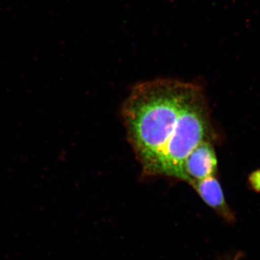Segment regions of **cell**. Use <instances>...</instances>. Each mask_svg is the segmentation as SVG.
<instances>
[{
  "label": "cell",
  "mask_w": 260,
  "mask_h": 260,
  "mask_svg": "<svg viewBox=\"0 0 260 260\" xmlns=\"http://www.w3.org/2000/svg\"><path fill=\"white\" fill-rule=\"evenodd\" d=\"M200 87L180 80L156 79L138 84L130 92L121 115L144 177H153L183 109Z\"/></svg>",
  "instance_id": "6da1fadb"
},
{
  "label": "cell",
  "mask_w": 260,
  "mask_h": 260,
  "mask_svg": "<svg viewBox=\"0 0 260 260\" xmlns=\"http://www.w3.org/2000/svg\"><path fill=\"white\" fill-rule=\"evenodd\" d=\"M216 133L201 86L181 112L174 135L164 149L153 177L174 178L183 181V164L187 155L203 141L215 143Z\"/></svg>",
  "instance_id": "7a4b0ae2"
},
{
  "label": "cell",
  "mask_w": 260,
  "mask_h": 260,
  "mask_svg": "<svg viewBox=\"0 0 260 260\" xmlns=\"http://www.w3.org/2000/svg\"><path fill=\"white\" fill-rule=\"evenodd\" d=\"M218 158L214 143L203 141L191 150L183 164V181L191 185L194 181L216 176Z\"/></svg>",
  "instance_id": "3957f363"
},
{
  "label": "cell",
  "mask_w": 260,
  "mask_h": 260,
  "mask_svg": "<svg viewBox=\"0 0 260 260\" xmlns=\"http://www.w3.org/2000/svg\"><path fill=\"white\" fill-rule=\"evenodd\" d=\"M190 186L205 204L225 222L233 223L236 221L235 215L226 203L223 189L216 176L194 181Z\"/></svg>",
  "instance_id": "277c9868"
},
{
  "label": "cell",
  "mask_w": 260,
  "mask_h": 260,
  "mask_svg": "<svg viewBox=\"0 0 260 260\" xmlns=\"http://www.w3.org/2000/svg\"><path fill=\"white\" fill-rule=\"evenodd\" d=\"M249 185L253 190L260 193V169L254 171L249 175Z\"/></svg>",
  "instance_id": "5b68a950"
},
{
  "label": "cell",
  "mask_w": 260,
  "mask_h": 260,
  "mask_svg": "<svg viewBox=\"0 0 260 260\" xmlns=\"http://www.w3.org/2000/svg\"><path fill=\"white\" fill-rule=\"evenodd\" d=\"M239 254H236L235 256H226L221 258L220 260H239Z\"/></svg>",
  "instance_id": "8992f818"
}]
</instances>
